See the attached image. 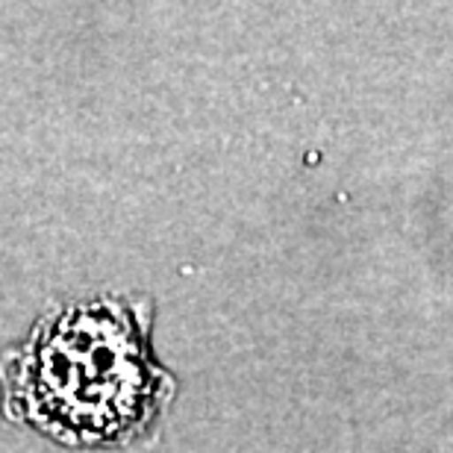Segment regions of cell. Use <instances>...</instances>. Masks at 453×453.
Returning a JSON list of instances; mask_svg holds the SVG:
<instances>
[{"label":"cell","instance_id":"1","mask_svg":"<svg viewBox=\"0 0 453 453\" xmlns=\"http://www.w3.org/2000/svg\"><path fill=\"white\" fill-rule=\"evenodd\" d=\"M9 410L68 441L127 439L159 401V371L121 306L44 321L6 365Z\"/></svg>","mask_w":453,"mask_h":453}]
</instances>
